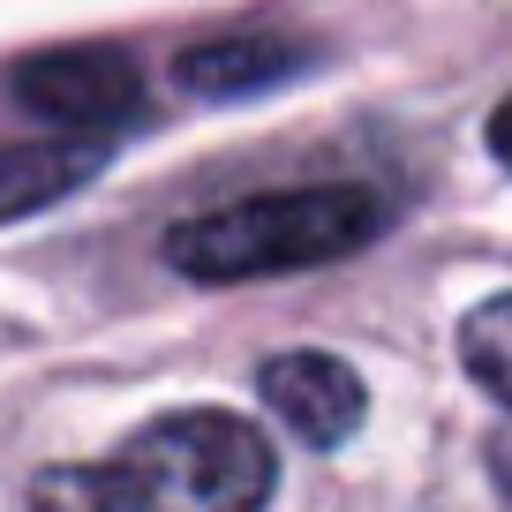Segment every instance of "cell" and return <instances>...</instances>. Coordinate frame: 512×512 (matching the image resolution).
<instances>
[{"mask_svg":"<svg viewBox=\"0 0 512 512\" xmlns=\"http://www.w3.org/2000/svg\"><path fill=\"white\" fill-rule=\"evenodd\" d=\"M272 445L241 415L196 407L128 437L106 467H53L38 475V512H264Z\"/></svg>","mask_w":512,"mask_h":512,"instance_id":"1","label":"cell"},{"mask_svg":"<svg viewBox=\"0 0 512 512\" xmlns=\"http://www.w3.org/2000/svg\"><path fill=\"white\" fill-rule=\"evenodd\" d=\"M384 226V196L332 181V189H279V196H241L204 219H181L166 234V264L181 279H272V272H309L332 256L369 249Z\"/></svg>","mask_w":512,"mask_h":512,"instance_id":"2","label":"cell"},{"mask_svg":"<svg viewBox=\"0 0 512 512\" xmlns=\"http://www.w3.org/2000/svg\"><path fill=\"white\" fill-rule=\"evenodd\" d=\"M16 98L53 128H91V136H113L144 113V76L136 61L113 46H68V53H46L16 76Z\"/></svg>","mask_w":512,"mask_h":512,"instance_id":"3","label":"cell"},{"mask_svg":"<svg viewBox=\"0 0 512 512\" xmlns=\"http://www.w3.org/2000/svg\"><path fill=\"white\" fill-rule=\"evenodd\" d=\"M256 392H264V407H272L302 445H317V452L347 445V437L362 430V415H369L362 377H354L339 354H317V347L272 354V362L256 369Z\"/></svg>","mask_w":512,"mask_h":512,"instance_id":"4","label":"cell"},{"mask_svg":"<svg viewBox=\"0 0 512 512\" xmlns=\"http://www.w3.org/2000/svg\"><path fill=\"white\" fill-rule=\"evenodd\" d=\"M98 174V144H0V219L46 211Z\"/></svg>","mask_w":512,"mask_h":512,"instance_id":"5","label":"cell"},{"mask_svg":"<svg viewBox=\"0 0 512 512\" xmlns=\"http://www.w3.org/2000/svg\"><path fill=\"white\" fill-rule=\"evenodd\" d=\"M294 68H302V46H287V38H219V46L181 53V91L241 98V91H264V83L294 76Z\"/></svg>","mask_w":512,"mask_h":512,"instance_id":"6","label":"cell"},{"mask_svg":"<svg viewBox=\"0 0 512 512\" xmlns=\"http://www.w3.org/2000/svg\"><path fill=\"white\" fill-rule=\"evenodd\" d=\"M460 362H467V377H475L497 407H512V294H490L482 309H467Z\"/></svg>","mask_w":512,"mask_h":512,"instance_id":"7","label":"cell"},{"mask_svg":"<svg viewBox=\"0 0 512 512\" xmlns=\"http://www.w3.org/2000/svg\"><path fill=\"white\" fill-rule=\"evenodd\" d=\"M490 151H497V159L512 166V98H505V106L490 113Z\"/></svg>","mask_w":512,"mask_h":512,"instance_id":"8","label":"cell"},{"mask_svg":"<svg viewBox=\"0 0 512 512\" xmlns=\"http://www.w3.org/2000/svg\"><path fill=\"white\" fill-rule=\"evenodd\" d=\"M490 467H497V482H505V490H512V430H505V437H497V445H490Z\"/></svg>","mask_w":512,"mask_h":512,"instance_id":"9","label":"cell"}]
</instances>
